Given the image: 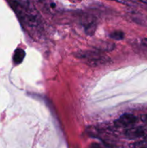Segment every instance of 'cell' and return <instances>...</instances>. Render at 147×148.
Segmentation results:
<instances>
[{
  "instance_id": "6",
  "label": "cell",
  "mask_w": 147,
  "mask_h": 148,
  "mask_svg": "<svg viewBox=\"0 0 147 148\" xmlns=\"http://www.w3.org/2000/svg\"><path fill=\"white\" fill-rule=\"evenodd\" d=\"M124 36H125V35H124L123 32L120 31V30H116V31L112 32V33L110 35V37L111 38L118 40L123 39Z\"/></svg>"
},
{
  "instance_id": "10",
  "label": "cell",
  "mask_w": 147,
  "mask_h": 148,
  "mask_svg": "<svg viewBox=\"0 0 147 148\" xmlns=\"http://www.w3.org/2000/svg\"><path fill=\"white\" fill-rule=\"evenodd\" d=\"M141 120H142L144 123L147 124V115L143 116L141 117Z\"/></svg>"
},
{
  "instance_id": "3",
  "label": "cell",
  "mask_w": 147,
  "mask_h": 148,
  "mask_svg": "<svg viewBox=\"0 0 147 148\" xmlns=\"http://www.w3.org/2000/svg\"><path fill=\"white\" fill-rule=\"evenodd\" d=\"M125 135L130 140H135L146 137L147 135V132L146 130L143 127H133L125 130Z\"/></svg>"
},
{
  "instance_id": "7",
  "label": "cell",
  "mask_w": 147,
  "mask_h": 148,
  "mask_svg": "<svg viewBox=\"0 0 147 148\" xmlns=\"http://www.w3.org/2000/svg\"><path fill=\"white\" fill-rule=\"evenodd\" d=\"M132 147H138V148H147V140H144V141H140L135 143L133 144Z\"/></svg>"
},
{
  "instance_id": "8",
  "label": "cell",
  "mask_w": 147,
  "mask_h": 148,
  "mask_svg": "<svg viewBox=\"0 0 147 148\" xmlns=\"http://www.w3.org/2000/svg\"><path fill=\"white\" fill-rule=\"evenodd\" d=\"M114 1L122 4H126V5H131L133 2L132 0H114Z\"/></svg>"
},
{
  "instance_id": "9",
  "label": "cell",
  "mask_w": 147,
  "mask_h": 148,
  "mask_svg": "<svg viewBox=\"0 0 147 148\" xmlns=\"http://www.w3.org/2000/svg\"><path fill=\"white\" fill-rule=\"evenodd\" d=\"M141 44L144 46V47L147 48V38H144L141 40Z\"/></svg>"
},
{
  "instance_id": "1",
  "label": "cell",
  "mask_w": 147,
  "mask_h": 148,
  "mask_svg": "<svg viewBox=\"0 0 147 148\" xmlns=\"http://www.w3.org/2000/svg\"><path fill=\"white\" fill-rule=\"evenodd\" d=\"M75 56L80 59L85 61L86 64L92 67L103 66L106 64L109 63V58L104 55L101 54L99 52L95 51H79L75 54Z\"/></svg>"
},
{
  "instance_id": "11",
  "label": "cell",
  "mask_w": 147,
  "mask_h": 148,
  "mask_svg": "<svg viewBox=\"0 0 147 148\" xmlns=\"http://www.w3.org/2000/svg\"><path fill=\"white\" fill-rule=\"evenodd\" d=\"M139 1H141V2L144 3V4H147V0H139Z\"/></svg>"
},
{
  "instance_id": "2",
  "label": "cell",
  "mask_w": 147,
  "mask_h": 148,
  "mask_svg": "<svg viewBox=\"0 0 147 148\" xmlns=\"http://www.w3.org/2000/svg\"><path fill=\"white\" fill-rule=\"evenodd\" d=\"M137 121L138 119L135 116L131 114H125L121 116L115 121V125L117 127H120V128L129 127L135 124Z\"/></svg>"
},
{
  "instance_id": "5",
  "label": "cell",
  "mask_w": 147,
  "mask_h": 148,
  "mask_svg": "<svg viewBox=\"0 0 147 148\" xmlns=\"http://www.w3.org/2000/svg\"><path fill=\"white\" fill-rule=\"evenodd\" d=\"M15 2V4L18 6L20 9H26L30 8V1L29 0H13Z\"/></svg>"
},
{
  "instance_id": "4",
  "label": "cell",
  "mask_w": 147,
  "mask_h": 148,
  "mask_svg": "<svg viewBox=\"0 0 147 148\" xmlns=\"http://www.w3.org/2000/svg\"><path fill=\"white\" fill-rule=\"evenodd\" d=\"M25 57V52L23 49H17L13 55V62L15 64H20L22 62Z\"/></svg>"
},
{
  "instance_id": "12",
  "label": "cell",
  "mask_w": 147,
  "mask_h": 148,
  "mask_svg": "<svg viewBox=\"0 0 147 148\" xmlns=\"http://www.w3.org/2000/svg\"><path fill=\"white\" fill-rule=\"evenodd\" d=\"M35 1H41L42 0H35Z\"/></svg>"
}]
</instances>
